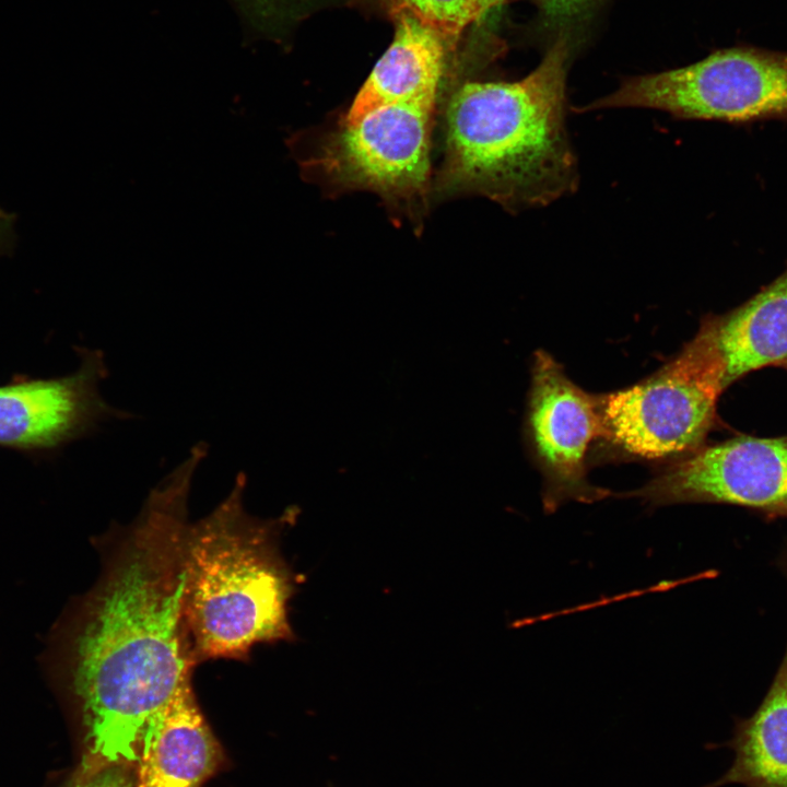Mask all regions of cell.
<instances>
[{
  "label": "cell",
  "mask_w": 787,
  "mask_h": 787,
  "mask_svg": "<svg viewBox=\"0 0 787 787\" xmlns=\"http://www.w3.org/2000/svg\"><path fill=\"white\" fill-rule=\"evenodd\" d=\"M714 318L725 388L750 372L787 363V271L743 305Z\"/></svg>",
  "instance_id": "obj_12"
},
{
  "label": "cell",
  "mask_w": 787,
  "mask_h": 787,
  "mask_svg": "<svg viewBox=\"0 0 787 787\" xmlns=\"http://www.w3.org/2000/svg\"><path fill=\"white\" fill-rule=\"evenodd\" d=\"M4 252H5L4 243H3V240H2V238H1V236H0V257L3 256Z\"/></svg>",
  "instance_id": "obj_19"
},
{
  "label": "cell",
  "mask_w": 787,
  "mask_h": 787,
  "mask_svg": "<svg viewBox=\"0 0 787 787\" xmlns=\"http://www.w3.org/2000/svg\"><path fill=\"white\" fill-rule=\"evenodd\" d=\"M79 353L80 367L73 374L0 386L1 446L55 449L90 435L107 420L132 418L101 396L98 385L108 375L104 353Z\"/></svg>",
  "instance_id": "obj_9"
},
{
  "label": "cell",
  "mask_w": 787,
  "mask_h": 787,
  "mask_svg": "<svg viewBox=\"0 0 787 787\" xmlns=\"http://www.w3.org/2000/svg\"><path fill=\"white\" fill-rule=\"evenodd\" d=\"M252 27L262 33H274L291 20L293 0H236Z\"/></svg>",
  "instance_id": "obj_15"
},
{
  "label": "cell",
  "mask_w": 787,
  "mask_h": 787,
  "mask_svg": "<svg viewBox=\"0 0 787 787\" xmlns=\"http://www.w3.org/2000/svg\"><path fill=\"white\" fill-rule=\"evenodd\" d=\"M626 496L651 507L726 503L787 517V437H735L701 446Z\"/></svg>",
  "instance_id": "obj_7"
},
{
  "label": "cell",
  "mask_w": 787,
  "mask_h": 787,
  "mask_svg": "<svg viewBox=\"0 0 787 787\" xmlns=\"http://www.w3.org/2000/svg\"><path fill=\"white\" fill-rule=\"evenodd\" d=\"M571 49L559 36L539 66L514 82H467L447 108L445 181L508 210L540 208L576 190L566 130Z\"/></svg>",
  "instance_id": "obj_2"
},
{
  "label": "cell",
  "mask_w": 787,
  "mask_h": 787,
  "mask_svg": "<svg viewBox=\"0 0 787 787\" xmlns=\"http://www.w3.org/2000/svg\"><path fill=\"white\" fill-rule=\"evenodd\" d=\"M390 16L409 12L455 43L462 31L481 21L479 0H381Z\"/></svg>",
  "instance_id": "obj_14"
},
{
  "label": "cell",
  "mask_w": 787,
  "mask_h": 787,
  "mask_svg": "<svg viewBox=\"0 0 787 787\" xmlns=\"http://www.w3.org/2000/svg\"><path fill=\"white\" fill-rule=\"evenodd\" d=\"M721 747L733 751L732 764L719 778L702 787H787V649L756 710L748 718L736 719L730 740L706 745Z\"/></svg>",
  "instance_id": "obj_13"
},
{
  "label": "cell",
  "mask_w": 787,
  "mask_h": 787,
  "mask_svg": "<svg viewBox=\"0 0 787 787\" xmlns=\"http://www.w3.org/2000/svg\"><path fill=\"white\" fill-rule=\"evenodd\" d=\"M393 39L374 66L340 125L399 102L437 99L448 48L455 44L409 12L391 16Z\"/></svg>",
  "instance_id": "obj_10"
},
{
  "label": "cell",
  "mask_w": 787,
  "mask_h": 787,
  "mask_svg": "<svg viewBox=\"0 0 787 787\" xmlns=\"http://www.w3.org/2000/svg\"><path fill=\"white\" fill-rule=\"evenodd\" d=\"M203 458L191 449L131 524L97 541L96 584L54 632L49 671L81 715L90 751L83 771L137 761L150 723L192 678L185 616L188 496Z\"/></svg>",
  "instance_id": "obj_1"
},
{
  "label": "cell",
  "mask_w": 787,
  "mask_h": 787,
  "mask_svg": "<svg viewBox=\"0 0 787 787\" xmlns=\"http://www.w3.org/2000/svg\"><path fill=\"white\" fill-rule=\"evenodd\" d=\"M528 431L544 478L547 512L568 500L594 502L609 494L586 479L588 448L595 438L607 437L600 399L572 383L544 351L535 357Z\"/></svg>",
  "instance_id": "obj_8"
},
{
  "label": "cell",
  "mask_w": 787,
  "mask_h": 787,
  "mask_svg": "<svg viewBox=\"0 0 787 787\" xmlns=\"http://www.w3.org/2000/svg\"><path fill=\"white\" fill-rule=\"evenodd\" d=\"M505 0H479L481 20L502 7Z\"/></svg>",
  "instance_id": "obj_18"
},
{
  "label": "cell",
  "mask_w": 787,
  "mask_h": 787,
  "mask_svg": "<svg viewBox=\"0 0 787 787\" xmlns=\"http://www.w3.org/2000/svg\"><path fill=\"white\" fill-rule=\"evenodd\" d=\"M713 316L673 360L639 384L600 398L607 431L631 455L661 459L702 446L725 389Z\"/></svg>",
  "instance_id": "obj_4"
},
{
  "label": "cell",
  "mask_w": 787,
  "mask_h": 787,
  "mask_svg": "<svg viewBox=\"0 0 787 787\" xmlns=\"http://www.w3.org/2000/svg\"><path fill=\"white\" fill-rule=\"evenodd\" d=\"M137 761L136 787H200L216 771L221 749L197 704L191 680L150 723Z\"/></svg>",
  "instance_id": "obj_11"
},
{
  "label": "cell",
  "mask_w": 787,
  "mask_h": 787,
  "mask_svg": "<svg viewBox=\"0 0 787 787\" xmlns=\"http://www.w3.org/2000/svg\"><path fill=\"white\" fill-rule=\"evenodd\" d=\"M436 99L378 107L353 125H340L317 155L318 165L348 188L391 198L421 196L430 177Z\"/></svg>",
  "instance_id": "obj_6"
},
{
  "label": "cell",
  "mask_w": 787,
  "mask_h": 787,
  "mask_svg": "<svg viewBox=\"0 0 787 787\" xmlns=\"http://www.w3.org/2000/svg\"><path fill=\"white\" fill-rule=\"evenodd\" d=\"M543 23L560 28L580 17L592 0H533Z\"/></svg>",
  "instance_id": "obj_16"
},
{
  "label": "cell",
  "mask_w": 787,
  "mask_h": 787,
  "mask_svg": "<svg viewBox=\"0 0 787 787\" xmlns=\"http://www.w3.org/2000/svg\"><path fill=\"white\" fill-rule=\"evenodd\" d=\"M625 107L679 119L787 121V51L751 45L718 49L682 68L626 78L580 110Z\"/></svg>",
  "instance_id": "obj_5"
},
{
  "label": "cell",
  "mask_w": 787,
  "mask_h": 787,
  "mask_svg": "<svg viewBox=\"0 0 787 787\" xmlns=\"http://www.w3.org/2000/svg\"><path fill=\"white\" fill-rule=\"evenodd\" d=\"M245 486L239 473L227 497L188 528L185 616L197 665L245 660L258 644L295 638L289 601L298 578L280 550L282 529L294 515H250Z\"/></svg>",
  "instance_id": "obj_3"
},
{
  "label": "cell",
  "mask_w": 787,
  "mask_h": 787,
  "mask_svg": "<svg viewBox=\"0 0 787 787\" xmlns=\"http://www.w3.org/2000/svg\"><path fill=\"white\" fill-rule=\"evenodd\" d=\"M133 782L125 764H110L94 771L83 772V776L71 787H132Z\"/></svg>",
  "instance_id": "obj_17"
},
{
  "label": "cell",
  "mask_w": 787,
  "mask_h": 787,
  "mask_svg": "<svg viewBox=\"0 0 787 787\" xmlns=\"http://www.w3.org/2000/svg\"><path fill=\"white\" fill-rule=\"evenodd\" d=\"M782 367H784V368H786V369H787V363H785V364H784V365H783Z\"/></svg>",
  "instance_id": "obj_20"
}]
</instances>
